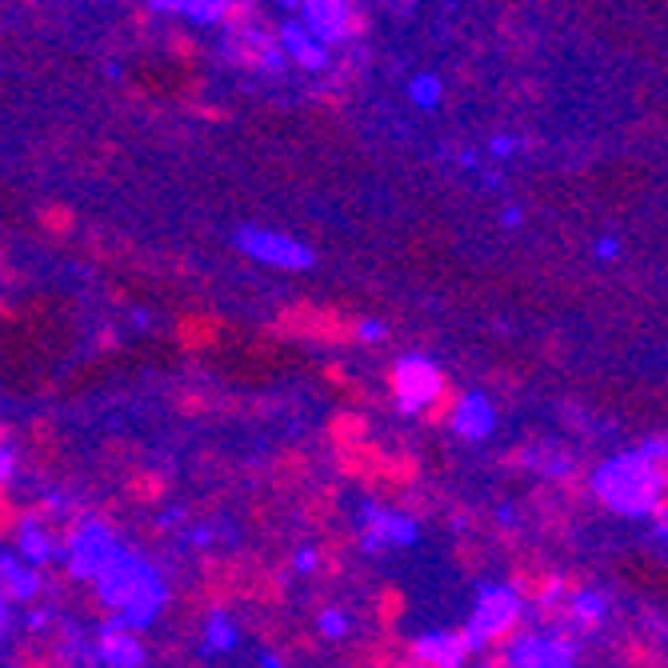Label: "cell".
<instances>
[{"label":"cell","instance_id":"1","mask_svg":"<svg viewBox=\"0 0 668 668\" xmlns=\"http://www.w3.org/2000/svg\"><path fill=\"white\" fill-rule=\"evenodd\" d=\"M592 492L604 508L616 516H656L668 504V468L640 448L616 452L596 464L592 472Z\"/></svg>","mask_w":668,"mask_h":668},{"label":"cell","instance_id":"2","mask_svg":"<svg viewBox=\"0 0 668 668\" xmlns=\"http://www.w3.org/2000/svg\"><path fill=\"white\" fill-rule=\"evenodd\" d=\"M92 588H96V600L112 612V616H120L128 628H152L156 624V616L164 612V604H168V584L160 580V572L144 560V556H136V552H128V548H120L112 560H108V568L92 580Z\"/></svg>","mask_w":668,"mask_h":668},{"label":"cell","instance_id":"3","mask_svg":"<svg viewBox=\"0 0 668 668\" xmlns=\"http://www.w3.org/2000/svg\"><path fill=\"white\" fill-rule=\"evenodd\" d=\"M520 616H524V596L512 584H480L476 588V604H472V612H468L460 632H464L468 648L480 652V648L512 636Z\"/></svg>","mask_w":668,"mask_h":668},{"label":"cell","instance_id":"4","mask_svg":"<svg viewBox=\"0 0 668 668\" xmlns=\"http://www.w3.org/2000/svg\"><path fill=\"white\" fill-rule=\"evenodd\" d=\"M392 396L404 416H428L444 400V372L436 360L412 352L392 364Z\"/></svg>","mask_w":668,"mask_h":668},{"label":"cell","instance_id":"5","mask_svg":"<svg viewBox=\"0 0 668 668\" xmlns=\"http://www.w3.org/2000/svg\"><path fill=\"white\" fill-rule=\"evenodd\" d=\"M232 244L256 260V264H268V268H284V272H304L316 264V252L296 240L292 232H280V228H260V224H240Z\"/></svg>","mask_w":668,"mask_h":668},{"label":"cell","instance_id":"6","mask_svg":"<svg viewBox=\"0 0 668 668\" xmlns=\"http://www.w3.org/2000/svg\"><path fill=\"white\" fill-rule=\"evenodd\" d=\"M116 552H120V540L104 520H80L64 536V568L72 580H96Z\"/></svg>","mask_w":668,"mask_h":668},{"label":"cell","instance_id":"7","mask_svg":"<svg viewBox=\"0 0 668 668\" xmlns=\"http://www.w3.org/2000/svg\"><path fill=\"white\" fill-rule=\"evenodd\" d=\"M504 668H572L576 664V640L560 628L544 632H516L504 644Z\"/></svg>","mask_w":668,"mask_h":668},{"label":"cell","instance_id":"8","mask_svg":"<svg viewBox=\"0 0 668 668\" xmlns=\"http://www.w3.org/2000/svg\"><path fill=\"white\" fill-rule=\"evenodd\" d=\"M420 524L408 512L380 508V504H360V548L364 552H384V548H408L416 544Z\"/></svg>","mask_w":668,"mask_h":668},{"label":"cell","instance_id":"9","mask_svg":"<svg viewBox=\"0 0 668 668\" xmlns=\"http://www.w3.org/2000/svg\"><path fill=\"white\" fill-rule=\"evenodd\" d=\"M300 20L328 44H348L360 28V16H356V4L352 0H304L300 4Z\"/></svg>","mask_w":668,"mask_h":668},{"label":"cell","instance_id":"10","mask_svg":"<svg viewBox=\"0 0 668 668\" xmlns=\"http://www.w3.org/2000/svg\"><path fill=\"white\" fill-rule=\"evenodd\" d=\"M96 660H100V668H144L148 652H144V640L136 636V628H128L120 616H108L96 628Z\"/></svg>","mask_w":668,"mask_h":668},{"label":"cell","instance_id":"11","mask_svg":"<svg viewBox=\"0 0 668 668\" xmlns=\"http://www.w3.org/2000/svg\"><path fill=\"white\" fill-rule=\"evenodd\" d=\"M276 40H280V48L288 52V64H296V68H304V72H324L328 60H332V48H328L300 16H296V20H280Z\"/></svg>","mask_w":668,"mask_h":668},{"label":"cell","instance_id":"12","mask_svg":"<svg viewBox=\"0 0 668 668\" xmlns=\"http://www.w3.org/2000/svg\"><path fill=\"white\" fill-rule=\"evenodd\" d=\"M448 424H452V432H456L460 440H468V444L488 440V436L496 432V404H492V396L480 392V388L464 392V396L452 404Z\"/></svg>","mask_w":668,"mask_h":668},{"label":"cell","instance_id":"13","mask_svg":"<svg viewBox=\"0 0 668 668\" xmlns=\"http://www.w3.org/2000/svg\"><path fill=\"white\" fill-rule=\"evenodd\" d=\"M12 548L28 560V564H48V560H56V556H64V540L56 536V528L48 524V516H40V512H32V516H24L20 524H16V536H12Z\"/></svg>","mask_w":668,"mask_h":668},{"label":"cell","instance_id":"14","mask_svg":"<svg viewBox=\"0 0 668 668\" xmlns=\"http://www.w3.org/2000/svg\"><path fill=\"white\" fill-rule=\"evenodd\" d=\"M468 652H472V648H468L464 632H448V628L424 632V636L412 640V660H420V664H428V668H464Z\"/></svg>","mask_w":668,"mask_h":668},{"label":"cell","instance_id":"15","mask_svg":"<svg viewBox=\"0 0 668 668\" xmlns=\"http://www.w3.org/2000/svg\"><path fill=\"white\" fill-rule=\"evenodd\" d=\"M0 576H4V600H12V604H28L40 592V568L28 564L16 548H4Z\"/></svg>","mask_w":668,"mask_h":668},{"label":"cell","instance_id":"16","mask_svg":"<svg viewBox=\"0 0 668 668\" xmlns=\"http://www.w3.org/2000/svg\"><path fill=\"white\" fill-rule=\"evenodd\" d=\"M608 608H612V600H608L600 588H576V592L568 596L564 616H568L572 624H580V628H596V624L608 616Z\"/></svg>","mask_w":668,"mask_h":668},{"label":"cell","instance_id":"17","mask_svg":"<svg viewBox=\"0 0 668 668\" xmlns=\"http://www.w3.org/2000/svg\"><path fill=\"white\" fill-rule=\"evenodd\" d=\"M236 0H176V16L192 20V24H228V16L236 12L232 8Z\"/></svg>","mask_w":668,"mask_h":668},{"label":"cell","instance_id":"18","mask_svg":"<svg viewBox=\"0 0 668 668\" xmlns=\"http://www.w3.org/2000/svg\"><path fill=\"white\" fill-rule=\"evenodd\" d=\"M236 644H240L236 620H232L224 608H216V612L208 616V624H204V652H228V648H236Z\"/></svg>","mask_w":668,"mask_h":668},{"label":"cell","instance_id":"19","mask_svg":"<svg viewBox=\"0 0 668 668\" xmlns=\"http://www.w3.org/2000/svg\"><path fill=\"white\" fill-rule=\"evenodd\" d=\"M404 92H408V100H412L420 112H432V108H440V100H444V80H440L436 72H416V76H408Z\"/></svg>","mask_w":668,"mask_h":668},{"label":"cell","instance_id":"20","mask_svg":"<svg viewBox=\"0 0 668 668\" xmlns=\"http://www.w3.org/2000/svg\"><path fill=\"white\" fill-rule=\"evenodd\" d=\"M348 628H352V620H348L344 608H320V612H316V632H320L324 640H344Z\"/></svg>","mask_w":668,"mask_h":668},{"label":"cell","instance_id":"21","mask_svg":"<svg viewBox=\"0 0 668 668\" xmlns=\"http://www.w3.org/2000/svg\"><path fill=\"white\" fill-rule=\"evenodd\" d=\"M520 148H524V140L512 136V132H496V136L488 140V156H492V160H508V156H516Z\"/></svg>","mask_w":668,"mask_h":668},{"label":"cell","instance_id":"22","mask_svg":"<svg viewBox=\"0 0 668 668\" xmlns=\"http://www.w3.org/2000/svg\"><path fill=\"white\" fill-rule=\"evenodd\" d=\"M352 336L360 340V344H380L384 336H388V328H384V320H356V328H352Z\"/></svg>","mask_w":668,"mask_h":668},{"label":"cell","instance_id":"23","mask_svg":"<svg viewBox=\"0 0 668 668\" xmlns=\"http://www.w3.org/2000/svg\"><path fill=\"white\" fill-rule=\"evenodd\" d=\"M316 564H320V552H316L312 544H300V548L292 552V572L308 576V572H316Z\"/></svg>","mask_w":668,"mask_h":668},{"label":"cell","instance_id":"24","mask_svg":"<svg viewBox=\"0 0 668 668\" xmlns=\"http://www.w3.org/2000/svg\"><path fill=\"white\" fill-rule=\"evenodd\" d=\"M592 252H596L600 260H616V256H620V236H612V232H604V236H596V244H592Z\"/></svg>","mask_w":668,"mask_h":668},{"label":"cell","instance_id":"25","mask_svg":"<svg viewBox=\"0 0 668 668\" xmlns=\"http://www.w3.org/2000/svg\"><path fill=\"white\" fill-rule=\"evenodd\" d=\"M52 624V612L48 608H32V612H24V628L28 632H44Z\"/></svg>","mask_w":668,"mask_h":668},{"label":"cell","instance_id":"26","mask_svg":"<svg viewBox=\"0 0 668 668\" xmlns=\"http://www.w3.org/2000/svg\"><path fill=\"white\" fill-rule=\"evenodd\" d=\"M0 472H4V484H12V476H16V448L4 440V456H0Z\"/></svg>","mask_w":668,"mask_h":668},{"label":"cell","instance_id":"27","mask_svg":"<svg viewBox=\"0 0 668 668\" xmlns=\"http://www.w3.org/2000/svg\"><path fill=\"white\" fill-rule=\"evenodd\" d=\"M212 536H216V528H212V524H204V528H192V532H188V540H192L196 548H204Z\"/></svg>","mask_w":668,"mask_h":668},{"label":"cell","instance_id":"28","mask_svg":"<svg viewBox=\"0 0 668 668\" xmlns=\"http://www.w3.org/2000/svg\"><path fill=\"white\" fill-rule=\"evenodd\" d=\"M500 220H504V224H508V228H516V224H520V220H524V212H520V208H516V204H508V208H504V212H500Z\"/></svg>","mask_w":668,"mask_h":668},{"label":"cell","instance_id":"29","mask_svg":"<svg viewBox=\"0 0 668 668\" xmlns=\"http://www.w3.org/2000/svg\"><path fill=\"white\" fill-rule=\"evenodd\" d=\"M260 668H284V660L276 652H260Z\"/></svg>","mask_w":668,"mask_h":668},{"label":"cell","instance_id":"30","mask_svg":"<svg viewBox=\"0 0 668 668\" xmlns=\"http://www.w3.org/2000/svg\"><path fill=\"white\" fill-rule=\"evenodd\" d=\"M152 12H176V0H144Z\"/></svg>","mask_w":668,"mask_h":668},{"label":"cell","instance_id":"31","mask_svg":"<svg viewBox=\"0 0 668 668\" xmlns=\"http://www.w3.org/2000/svg\"><path fill=\"white\" fill-rule=\"evenodd\" d=\"M480 180H484V188H500V184H504V176H500V172H492V168H488Z\"/></svg>","mask_w":668,"mask_h":668},{"label":"cell","instance_id":"32","mask_svg":"<svg viewBox=\"0 0 668 668\" xmlns=\"http://www.w3.org/2000/svg\"><path fill=\"white\" fill-rule=\"evenodd\" d=\"M180 516H184L180 508H168V512L160 516V524H164V528H172V524H180Z\"/></svg>","mask_w":668,"mask_h":668},{"label":"cell","instance_id":"33","mask_svg":"<svg viewBox=\"0 0 668 668\" xmlns=\"http://www.w3.org/2000/svg\"><path fill=\"white\" fill-rule=\"evenodd\" d=\"M132 320H136V328H144V324H148V312H144V308H136V312H132Z\"/></svg>","mask_w":668,"mask_h":668},{"label":"cell","instance_id":"34","mask_svg":"<svg viewBox=\"0 0 668 668\" xmlns=\"http://www.w3.org/2000/svg\"><path fill=\"white\" fill-rule=\"evenodd\" d=\"M272 4H280V8H300L304 0H272Z\"/></svg>","mask_w":668,"mask_h":668},{"label":"cell","instance_id":"35","mask_svg":"<svg viewBox=\"0 0 668 668\" xmlns=\"http://www.w3.org/2000/svg\"><path fill=\"white\" fill-rule=\"evenodd\" d=\"M400 668H428V664H420V660H412V664H400Z\"/></svg>","mask_w":668,"mask_h":668},{"label":"cell","instance_id":"36","mask_svg":"<svg viewBox=\"0 0 668 668\" xmlns=\"http://www.w3.org/2000/svg\"><path fill=\"white\" fill-rule=\"evenodd\" d=\"M480 668H504V660H500V664H480Z\"/></svg>","mask_w":668,"mask_h":668}]
</instances>
